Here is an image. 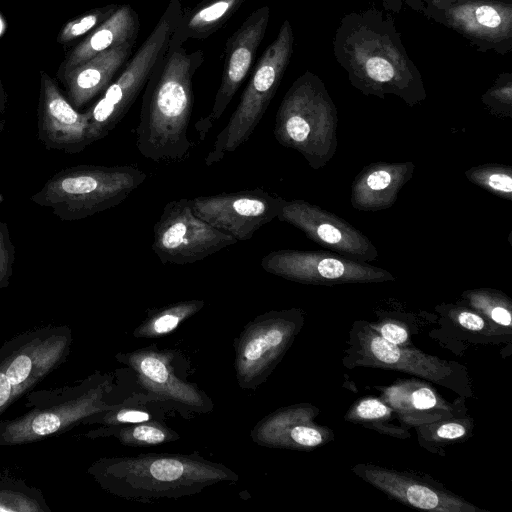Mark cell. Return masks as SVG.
Segmentation results:
<instances>
[{
	"instance_id": "31",
	"label": "cell",
	"mask_w": 512,
	"mask_h": 512,
	"mask_svg": "<svg viewBox=\"0 0 512 512\" xmlns=\"http://www.w3.org/2000/svg\"><path fill=\"white\" fill-rule=\"evenodd\" d=\"M183 472V464L175 459H158L150 466L151 475L161 481L177 480Z\"/></svg>"
},
{
	"instance_id": "32",
	"label": "cell",
	"mask_w": 512,
	"mask_h": 512,
	"mask_svg": "<svg viewBox=\"0 0 512 512\" xmlns=\"http://www.w3.org/2000/svg\"><path fill=\"white\" fill-rule=\"evenodd\" d=\"M473 21L484 29H496L503 23L501 12L494 6L484 4L477 6L472 12Z\"/></svg>"
},
{
	"instance_id": "11",
	"label": "cell",
	"mask_w": 512,
	"mask_h": 512,
	"mask_svg": "<svg viewBox=\"0 0 512 512\" xmlns=\"http://www.w3.org/2000/svg\"><path fill=\"white\" fill-rule=\"evenodd\" d=\"M359 478L407 506L434 512H487L454 494L427 475L372 463L352 467Z\"/></svg>"
},
{
	"instance_id": "36",
	"label": "cell",
	"mask_w": 512,
	"mask_h": 512,
	"mask_svg": "<svg viewBox=\"0 0 512 512\" xmlns=\"http://www.w3.org/2000/svg\"><path fill=\"white\" fill-rule=\"evenodd\" d=\"M179 317L175 314H164L154 323V329L157 333H166L173 330L179 323Z\"/></svg>"
},
{
	"instance_id": "9",
	"label": "cell",
	"mask_w": 512,
	"mask_h": 512,
	"mask_svg": "<svg viewBox=\"0 0 512 512\" xmlns=\"http://www.w3.org/2000/svg\"><path fill=\"white\" fill-rule=\"evenodd\" d=\"M285 199L262 188L196 196L190 199L196 216L237 241L251 239L277 218Z\"/></svg>"
},
{
	"instance_id": "18",
	"label": "cell",
	"mask_w": 512,
	"mask_h": 512,
	"mask_svg": "<svg viewBox=\"0 0 512 512\" xmlns=\"http://www.w3.org/2000/svg\"><path fill=\"white\" fill-rule=\"evenodd\" d=\"M139 26V18L133 7L127 4L118 6L70 53L63 64L62 73L75 68L103 51L124 43H135Z\"/></svg>"
},
{
	"instance_id": "5",
	"label": "cell",
	"mask_w": 512,
	"mask_h": 512,
	"mask_svg": "<svg viewBox=\"0 0 512 512\" xmlns=\"http://www.w3.org/2000/svg\"><path fill=\"white\" fill-rule=\"evenodd\" d=\"M293 50V31L285 20L258 60L239 103L217 134L204 162L212 166L248 141L265 114L285 73Z\"/></svg>"
},
{
	"instance_id": "26",
	"label": "cell",
	"mask_w": 512,
	"mask_h": 512,
	"mask_svg": "<svg viewBox=\"0 0 512 512\" xmlns=\"http://www.w3.org/2000/svg\"><path fill=\"white\" fill-rule=\"evenodd\" d=\"M43 504L40 496L32 495L29 488L0 487V511H45Z\"/></svg>"
},
{
	"instance_id": "34",
	"label": "cell",
	"mask_w": 512,
	"mask_h": 512,
	"mask_svg": "<svg viewBox=\"0 0 512 512\" xmlns=\"http://www.w3.org/2000/svg\"><path fill=\"white\" fill-rule=\"evenodd\" d=\"M135 439L151 444L163 442L165 434L163 431L152 426H138L133 431Z\"/></svg>"
},
{
	"instance_id": "30",
	"label": "cell",
	"mask_w": 512,
	"mask_h": 512,
	"mask_svg": "<svg viewBox=\"0 0 512 512\" xmlns=\"http://www.w3.org/2000/svg\"><path fill=\"white\" fill-rule=\"evenodd\" d=\"M368 323L386 341L399 346H410L409 331L398 320L387 319L378 323Z\"/></svg>"
},
{
	"instance_id": "8",
	"label": "cell",
	"mask_w": 512,
	"mask_h": 512,
	"mask_svg": "<svg viewBox=\"0 0 512 512\" xmlns=\"http://www.w3.org/2000/svg\"><path fill=\"white\" fill-rule=\"evenodd\" d=\"M262 268L287 280L312 285L370 284L394 281L386 269L331 251L279 249L261 259Z\"/></svg>"
},
{
	"instance_id": "17",
	"label": "cell",
	"mask_w": 512,
	"mask_h": 512,
	"mask_svg": "<svg viewBox=\"0 0 512 512\" xmlns=\"http://www.w3.org/2000/svg\"><path fill=\"white\" fill-rule=\"evenodd\" d=\"M135 43H124L103 51L63 73L67 99L79 110L106 90L120 68L127 63Z\"/></svg>"
},
{
	"instance_id": "2",
	"label": "cell",
	"mask_w": 512,
	"mask_h": 512,
	"mask_svg": "<svg viewBox=\"0 0 512 512\" xmlns=\"http://www.w3.org/2000/svg\"><path fill=\"white\" fill-rule=\"evenodd\" d=\"M146 178L133 166L80 164L56 172L30 199L63 221L83 220L119 205Z\"/></svg>"
},
{
	"instance_id": "3",
	"label": "cell",
	"mask_w": 512,
	"mask_h": 512,
	"mask_svg": "<svg viewBox=\"0 0 512 512\" xmlns=\"http://www.w3.org/2000/svg\"><path fill=\"white\" fill-rule=\"evenodd\" d=\"M338 115L321 80L307 72L291 85L276 113L273 135L283 147L299 152L314 170L337 150Z\"/></svg>"
},
{
	"instance_id": "4",
	"label": "cell",
	"mask_w": 512,
	"mask_h": 512,
	"mask_svg": "<svg viewBox=\"0 0 512 512\" xmlns=\"http://www.w3.org/2000/svg\"><path fill=\"white\" fill-rule=\"evenodd\" d=\"M342 363L350 369L368 367L401 371L448 388L463 398L473 395L463 365L410 346L390 343L365 320H357L352 324Z\"/></svg>"
},
{
	"instance_id": "21",
	"label": "cell",
	"mask_w": 512,
	"mask_h": 512,
	"mask_svg": "<svg viewBox=\"0 0 512 512\" xmlns=\"http://www.w3.org/2000/svg\"><path fill=\"white\" fill-rule=\"evenodd\" d=\"M395 417L396 414L388 404L374 397L357 400L344 415L346 421L361 424L380 433L403 439L409 437L406 427L390 423Z\"/></svg>"
},
{
	"instance_id": "1",
	"label": "cell",
	"mask_w": 512,
	"mask_h": 512,
	"mask_svg": "<svg viewBox=\"0 0 512 512\" xmlns=\"http://www.w3.org/2000/svg\"><path fill=\"white\" fill-rule=\"evenodd\" d=\"M203 60L201 50L188 53L183 46L168 48L151 74L136 128V146L146 159L171 164L189 158L192 79Z\"/></svg>"
},
{
	"instance_id": "25",
	"label": "cell",
	"mask_w": 512,
	"mask_h": 512,
	"mask_svg": "<svg viewBox=\"0 0 512 512\" xmlns=\"http://www.w3.org/2000/svg\"><path fill=\"white\" fill-rule=\"evenodd\" d=\"M117 8L118 5H108L103 8L95 9L73 21L68 22L61 30L58 36V41L61 43H68L94 30Z\"/></svg>"
},
{
	"instance_id": "7",
	"label": "cell",
	"mask_w": 512,
	"mask_h": 512,
	"mask_svg": "<svg viewBox=\"0 0 512 512\" xmlns=\"http://www.w3.org/2000/svg\"><path fill=\"white\" fill-rule=\"evenodd\" d=\"M238 241L196 216L190 199L169 201L153 227L152 250L162 264H192Z\"/></svg>"
},
{
	"instance_id": "13",
	"label": "cell",
	"mask_w": 512,
	"mask_h": 512,
	"mask_svg": "<svg viewBox=\"0 0 512 512\" xmlns=\"http://www.w3.org/2000/svg\"><path fill=\"white\" fill-rule=\"evenodd\" d=\"M37 135L48 150L76 154L95 142L88 112L75 109L53 79L42 73Z\"/></svg>"
},
{
	"instance_id": "12",
	"label": "cell",
	"mask_w": 512,
	"mask_h": 512,
	"mask_svg": "<svg viewBox=\"0 0 512 512\" xmlns=\"http://www.w3.org/2000/svg\"><path fill=\"white\" fill-rule=\"evenodd\" d=\"M270 19L269 6L254 10L227 40L223 73L210 113L196 124L202 141L221 118L253 65Z\"/></svg>"
},
{
	"instance_id": "22",
	"label": "cell",
	"mask_w": 512,
	"mask_h": 512,
	"mask_svg": "<svg viewBox=\"0 0 512 512\" xmlns=\"http://www.w3.org/2000/svg\"><path fill=\"white\" fill-rule=\"evenodd\" d=\"M462 298L468 307L479 312L495 325L511 331L512 302L499 290L480 288L466 290Z\"/></svg>"
},
{
	"instance_id": "24",
	"label": "cell",
	"mask_w": 512,
	"mask_h": 512,
	"mask_svg": "<svg viewBox=\"0 0 512 512\" xmlns=\"http://www.w3.org/2000/svg\"><path fill=\"white\" fill-rule=\"evenodd\" d=\"M440 308L464 330L484 336L497 334V325L468 306L448 304L442 305Z\"/></svg>"
},
{
	"instance_id": "29",
	"label": "cell",
	"mask_w": 512,
	"mask_h": 512,
	"mask_svg": "<svg viewBox=\"0 0 512 512\" xmlns=\"http://www.w3.org/2000/svg\"><path fill=\"white\" fill-rule=\"evenodd\" d=\"M491 113L501 117H512L511 85L494 87L482 97Z\"/></svg>"
},
{
	"instance_id": "15",
	"label": "cell",
	"mask_w": 512,
	"mask_h": 512,
	"mask_svg": "<svg viewBox=\"0 0 512 512\" xmlns=\"http://www.w3.org/2000/svg\"><path fill=\"white\" fill-rule=\"evenodd\" d=\"M381 399L406 428L464 413L462 406L447 402L430 384L415 379L400 380L382 388Z\"/></svg>"
},
{
	"instance_id": "16",
	"label": "cell",
	"mask_w": 512,
	"mask_h": 512,
	"mask_svg": "<svg viewBox=\"0 0 512 512\" xmlns=\"http://www.w3.org/2000/svg\"><path fill=\"white\" fill-rule=\"evenodd\" d=\"M414 170L413 162H375L364 166L351 185L352 207L363 212L392 207Z\"/></svg>"
},
{
	"instance_id": "38",
	"label": "cell",
	"mask_w": 512,
	"mask_h": 512,
	"mask_svg": "<svg viewBox=\"0 0 512 512\" xmlns=\"http://www.w3.org/2000/svg\"><path fill=\"white\" fill-rule=\"evenodd\" d=\"M7 96L3 90L0 82V133L4 130L6 124L5 112H6Z\"/></svg>"
},
{
	"instance_id": "20",
	"label": "cell",
	"mask_w": 512,
	"mask_h": 512,
	"mask_svg": "<svg viewBox=\"0 0 512 512\" xmlns=\"http://www.w3.org/2000/svg\"><path fill=\"white\" fill-rule=\"evenodd\" d=\"M474 427L473 419L457 414L431 423L415 427L419 444L435 452L445 446L463 442L472 435Z\"/></svg>"
},
{
	"instance_id": "6",
	"label": "cell",
	"mask_w": 512,
	"mask_h": 512,
	"mask_svg": "<svg viewBox=\"0 0 512 512\" xmlns=\"http://www.w3.org/2000/svg\"><path fill=\"white\" fill-rule=\"evenodd\" d=\"M182 14L180 0H170L149 36L123 71L87 110L95 141L107 136L123 119L151 74L164 58L171 34Z\"/></svg>"
},
{
	"instance_id": "28",
	"label": "cell",
	"mask_w": 512,
	"mask_h": 512,
	"mask_svg": "<svg viewBox=\"0 0 512 512\" xmlns=\"http://www.w3.org/2000/svg\"><path fill=\"white\" fill-rule=\"evenodd\" d=\"M15 252L16 249L10 237L8 224L0 221V289L7 287L10 283Z\"/></svg>"
},
{
	"instance_id": "23",
	"label": "cell",
	"mask_w": 512,
	"mask_h": 512,
	"mask_svg": "<svg viewBox=\"0 0 512 512\" xmlns=\"http://www.w3.org/2000/svg\"><path fill=\"white\" fill-rule=\"evenodd\" d=\"M471 183L495 196L512 201V167L506 164L485 163L464 172Z\"/></svg>"
},
{
	"instance_id": "19",
	"label": "cell",
	"mask_w": 512,
	"mask_h": 512,
	"mask_svg": "<svg viewBox=\"0 0 512 512\" xmlns=\"http://www.w3.org/2000/svg\"><path fill=\"white\" fill-rule=\"evenodd\" d=\"M245 0H204L182 14L171 34L168 48L189 40H204L223 26Z\"/></svg>"
},
{
	"instance_id": "10",
	"label": "cell",
	"mask_w": 512,
	"mask_h": 512,
	"mask_svg": "<svg viewBox=\"0 0 512 512\" xmlns=\"http://www.w3.org/2000/svg\"><path fill=\"white\" fill-rule=\"evenodd\" d=\"M277 219L302 231L307 238L331 252L359 262L378 258L370 239L346 220L301 199L285 201Z\"/></svg>"
},
{
	"instance_id": "35",
	"label": "cell",
	"mask_w": 512,
	"mask_h": 512,
	"mask_svg": "<svg viewBox=\"0 0 512 512\" xmlns=\"http://www.w3.org/2000/svg\"><path fill=\"white\" fill-rule=\"evenodd\" d=\"M12 393V387L0 363V413L14 401Z\"/></svg>"
},
{
	"instance_id": "33",
	"label": "cell",
	"mask_w": 512,
	"mask_h": 512,
	"mask_svg": "<svg viewBox=\"0 0 512 512\" xmlns=\"http://www.w3.org/2000/svg\"><path fill=\"white\" fill-rule=\"evenodd\" d=\"M140 369L154 382L164 383L168 379V371L165 365L157 358L148 357L142 360Z\"/></svg>"
},
{
	"instance_id": "27",
	"label": "cell",
	"mask_w": 512,
	"mask_h": 512,
	"mask_svg": "<svg viewBox=\"0 0 512 512\" xmlns=\"http://www.w3.org/2000/svg\"><path fill=\"white\" fill-rule=\"evenodd\" d=\"M295 324L296 322L292 323V325H286L284 328L273 327L263 337L252 339L244 349V357L247 360L254 361L260 358L265 351L280 347L295 331Z\"/></svg>"
},
{
	"instance_id": "14",
	"label": "cell",
	"mask_w": 512,
	"mask_h": 512,
	"mask_svg": "<svg viewBox=\"0 0 512 512\" xmlns=\"http://www.w3.org/2000/svg\"><path fill=\"white\" fill-rule=\"evenodd\" d=\"M68 330H41L16 338L6 345L1 364L12 387L13 400L54 369L68 351Z\"/></svg>"
},
{
	"instance_id": "37",
	"label": "cell",
	"mask_w": 512,
	"mask_h": 512,
	"mask_svg": "<svg viewBox=\"0 0 512 512\" xmlns=\"http://www.w3.org/2000/svg\"><path fill=\"white\" fill-rule=\"evenodd\" d=\"M149 414L142 411H122L117 415L120 422L140 423L149 419Z\"/></svg>"
}]
</instances>
